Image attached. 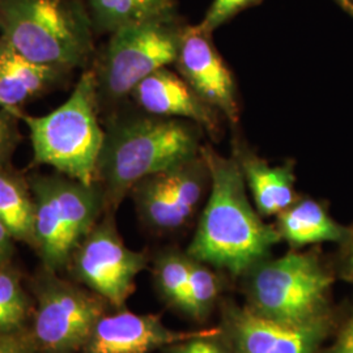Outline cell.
I'll use <instances>...</instances> for the list:
<instances>
[{"label": "cell", "mask_w": 353, "mask_h": 353, "mask_svg": "<svg viewBox=\"0 0 353 353\" xmlns=\"http://www.w3.org/2000/svg\"><path fill=\"white\" fill-rule=\"evenodd\" d=\"M108 214L80 243L72 261L81 283L102 300L121 307L134 293L148 258L144 252L127 248L117 230L113 214Z\"/></svg>", "instance_id": "obj_9"}, {"label": "cell", "mask_w": 353, "mask_h": 353, "mask_svg": "<svg viewBox=\"0 0 353 353\" xmlns=\"http://www.w3.org/2000/svg\"><path fill=\"white\" fill-rule=\"evenodd\" d=\"M202 154L211 186L186 252L217 271L243 278L271 256L280 234L252 207L237 160L220 156L211 145H203Z\"/></svg>", "instance_id": "obj_1"}, {"label": "cell", "mask_w": 353, "mask_h": 353, "mask_svg": "<svg viewBox=\"0 0 353 353\" xmlns=\"http://www.w3.org/2000/svg\"><path fill=\"white\" fill-rule=\"evenodd\" d=\"M93 32L83 0H0V38L33 62L84 67L94 51Z\"/></svg>", "instance_id": "obj_4"}, {"label": "cell", "mask_w": 353, "mask_h": 353, "mask_svg": "<svg viewBox=\"0 0 353 353\" xmlns=\"http://www.w3.org/2000/svg\"><path fill=\"white\" fill-rule=\"evenodd\" d=\"M0 221L14 241L33 246L34 201L29 181L10 168L0 166Z\"/></svg>", "instance_id": "obj_18"}, {"label": "cell", "mask_w": 353, "mask_h": 353, "mask_svg": "<svg viewBox=\"0 0 353 353\" xmlns=\"http://www.w3.org/2000/svg\"><path fill=\"white\" fill-rule=\"evenodd\" d=\"M217 272L211 265L188 254V306L185 316L201 322L212 313L221 293V281Z\"/></svg>", "instance_id": "obj_21"}, {"label": "cell", "mask_w": 353, "mask_h": 353, "mask_svg": "<svg viewBox=\"0 0 353 353\" xmlns=\"http://www.w3.org/2000/svg\"><path fill=\"white\" fill-rule=\"evenodd\" d=\"M233 157L240 165L254 207L262 217L278 216L297 199L293 161L271 165L242 143L236 144Z\"/></svg>", "instance_id": "obj_16"}, {"label": "cell", "mask_w": 353, "mask_h": 353, "mask_svg": "<svg viewBox=\"0 0 353 353\" xmlns=\"http://www.w3.org/2000/svg\"><path fill=\"white\" fill-rule=\"evenodd\" d=\"M185 28L173 14L113 32L93 68L100 109L130 97L147 76L176 63Z\"/></svg>", "instance_id": "obj_7"}, {"label": "cell", "mask_w": 353, "mask_h": 353, "mask_svg": "<svg viewBox=\"0 0 353 353\" xmlns=\"http://www.w3.org/2000/svg\"><path fill=\"white\" fill-rule=\"evenodd\" d=\"M156 290L165 303L181 313L188 306V254L178 250L160 252L153 263Z\"/></svg>", "instance_id": "obj_20"}, {"label": "cell", "mask_w": 353, "mask_h": 353, "mask_svg": "<svg viewBox=\"0 0 353 353\" xmlns=\"http://www.w3.org/2000/svg\"><path fill=\"white\" fill-rule=\"evenodd\" d=\"M176 0H88L94 29L113 33L125 26L176 14Z\"/></svg>", "instance_id": "obj_19"}, {"label": "cell", "mask_w": 353, "mask_h": 353, "mask_svg": "<svg viewBox=\"0 0 353 353\" xmlns=\"http://www.w3.org/2000/svg\"><path fill=\"white\" fill-rule=\"evenodd\" d=\"M13 237L0 221V268L8 263L13 252Z\"/></svg>", "instance_id": "obj_28"}, {"label": "cell", "mask_w": 353, "mask_h": 353, "mask_svg": "<svg viewBox=\"0 0 353 353\" xmlns=\"http://www.w3.org/2000/svg\"><path fill=\"white\" fill-rule=\"evenodd\" d=\"M323 353H353V301L347 314L341 316L331 345Z\"/></svg>", "instance_id": "obj_27"}, {"label": "cell", "mask_w": 353, "mask_h": 353, "mask_svg": "<svg viewBox=\"0 0 353 353\" xmlns=\"http://www.w3.org/2000/svg\"><path fill=\"white\" fill-rule=\"evenodd\" d=\"M210 186L211 173L201 151L194 159L141 179L130 195L145 227L172 233L198 214Z\"/></svg>", "instance_id": "obj_8"}, {"label": "cell", "mask_w": 353, "mask_h": 353, "mask_svg": "<svg viewBox=\"0 0 353 353\" xmlns=\"http://www.w3.org/2000/svg\"><path fill=\"white\" fill-rule=\"evenodd\" d=\"M93 70H87L59 108L42 117L17 113L30 131L33 163L85 185L97 183V164L105 140Z\"/></svg>", "instance_id": "obj_5"}, {"label": "cell", "mask_w": 353, "mask_h": 353, "mask_svg": "<svg viewBox=\"0 0 353 353\" xmlns=\"http://www.w3.org/2000/svg\"><path fill=\"white\" fill-rule=\"evenodd\" d=\"M70 71L37 63L0 38V109L19 113V108L54 88Z\"/></svg>", "instance_id": "obj_15"}, {"label": "cell", "mask_w": 353, "mask_h": 353, "mask_svg": "<svg viewBox=\"0 0 353 353\" xmlns=\"http://www.w3.org/2000/svg\"><path fill=\"white\" fill-rule=\"evenodd\" d=\"M17 115L0 109V166L10 164L13 152L21 139L17 130Z\"/></svg>", "instance_id": "obj_25"}, {"label": "cell", "mask_w": 353, "mask_h": 353, "mask_svg": "<svg viewBox=\"0 0 353 353\" xmlns=\"http://www.w3.org/2000/svg\"><path fill=\"white\" fill-rule=\"evenodd\" d=\"M335 3L341 7L345 13L353 17V0H335Z\"/></svg>", "instance_id": "obj_30"}, {"label": "cell", "mask_w": 353, "mask_h": 353, "mask_svg": "<svg viewBox=\"0 0 353 353\" xmlns=\"http://www.w3.org/2000/svg\"><path fill=\"white\" fill-rule=\"evenodd\" d=\"M341 318L335 309L316 321L288 325L259 316L246 305L227 303L220 327L232 353H321Z\"/></svg>", "instance_id": "obj_10"}, {"label": "cell", "mask_w": 353, "mask_h": 353, "mask_svg": "<svg viewBox=\"0 0 353 353\" xmlns=\"http://www.w3.org/2000/svg\"><path fill=\"white\" fill-rule=\"evenodd\" d=\"M202 132L189 121L147 113L109 121L97 164L105 210L113 214L141 179L198 156Z\"/></svg>", "instance_id": "obj_2"}, {"label": "cell", "mask_w": 353, "mask_h": 353, "mask_svg": "<svg viewBox=\"0 0 353 353\" xmlns=\"http://www.w3.org/2000/svg\"><path fill=\"white\" fill-rule=\"evenodd\" d=\"M332 261L318 248L267 258L243 276L246 306L254 313L288 325L316 321L334 312Z\"/></svg>", "instance_id": "obj_3"}, {"label": "cell", "mask_w": 353, "mask_h": 353, "mask_svg": "<svg viewBox=\"0 0 353 353\" xmlns=\"http://www.w3.org/2000/svg\"><path fill=\"white\" fill-rule=\"evenodd\" d=\"M34 201L33 246L50 271L70 265L80 243L105 210L99 183L85 185L63 174L29 179Z\"/></svg>", "instance_id": "obj_6"}, {"label": "cell", "mask_w": 353, "mask_h": 353, "mask_svg": "<svg viewBox=\"0 0 353 353\" xmlns=\"http://www.w3.org/2000/svg\"><path fill=\"white\" fill-rule=\"evenodd\" d=\"M216 327L195 331H176L166 327L161 316L137 314L123 310L115 314H103L94 325L84 353H152L164 351L181 341L214 334Z\"/></svg>", "instance_id": "obj_13"}, {"label": "cell", "mask_w": 353, "mask_h": 353, "mask_svg": "<svg viewBox=\"0 0 353 353\" xmlns=\"http://www.w3.org/2000/svg\"><path fill=\"white\" fill-rule=\"evenodd\" d=\"M130 97L144 113L189 121L211 137L221 132L220 114L203 101L182 76L168 67L140 81Z\"/></svg>", "instance_id": "obj_14"}, {"label": "cell", "mask_w": 353, "mask_h": 353, "mask_svg": "<svg viewBox=\"0 0 353 353\" xmlns=\"http://www.w3.org/2000/svg\"><path fill=\"white\" fill-rule=\"evenodd\" d=\"M26 316V299L16 275L0 268V331L19 327Z\"/></svg>", "instance_id": "obj_22"}, {"label": "cell", "mask_w": 353, "mask_h": 353, "mask_svg": "<svg viewBox=\"0 0 353 353\" xmlns=\"http://www.w3.org/2000/svg\"><path fill=\"white\" fill-rule=\"evenodd\" d=\"M261 0H214L198 26L204 33L212 34L219 26L225 24L242 10L259 3Z\"/></svg>", "instance_id": "obj_23"}, {"label": "cell", "mask_w": 353, "mask_h": 353, "mask_svg": "<svg viewBox=\"0 0 353 353\" xmlns=\"http://www.w3.org/2000/svg\"><path fill=\"white\" fill-rule=\"evenodd\" d=\"M0 353H26L19 344L14 341L0 339Z\"/></svg>", "instance_id": "obj_29"}, {"label": "cell", "mask_w": 353, "mask_h": 353, "mask_svg": "<svg viewBox=\"0 0 353 353\" xmlns=\"http://www.w3.org/2000/svg\"><path fill=\"white\" fill-rule=\"evenodd\" d=\"M275 228L281 241L296 250L322 243L339 245L348 233V225H343L330 214L327 203L306 195H299L276 216Z\"/></svg>", "instance_id": "obj_17"}, {"label": "cell", "mask_w": 353, "mask_h": 353, "mask_svg": "<svg viewBox=\"0 0 353 353\" xmlns=\"http://www.w3.org/2000/svg\"><path fill=\"white\" fill-rule=\"evenodd\" d=\"M211 36L198 26H186L174 65L203 101L237 125L241 109L236 80Z\"/></svg>", "instance_id": "obj_12"}, {"label": "cell", "mask_w": 353, "mask_h": 353, "mask_svg": "<svg viewBox=\"0 0 353 353\" xmlns=\"http://www.w3.org/2000/svg\"><path fill=\"white\" fill-rule=\"evenodd\" d=\"M101 297L70 284L51 281L38 297L34 336L51 353L84 348L97 321L103 316Z\"/></svg>", "instance_id": "obj_11"}, {"label": "cell", "mask_w": 353, "mask_h": 353, "mask_svg": "<svg viewBox=\"0 0 353 353\" xmlns=\"http://www.w3.org/2000/svg\"><path fill=\"white\" fill-rule=\"evenodd\" d=\"M332 263L338 279L353 285V224L348 225L347 237L338 245Z\"/></svg>", "instance_id": "obj_26"}, {"label": "cell", "mask_w": 353, "mask_h": 353, "mask_svg": "<svg viewBox=\"0 0 353 353\" xmlns=\"http://www.w3.org/2000/svg\"><path fill=\"white\" fill-rule=\"evenodd\" d=\"M165 353H232L221 327L210 335H203L166 347Z\"/></svg>", "instance_id": "obj_24"}]
</instances>
